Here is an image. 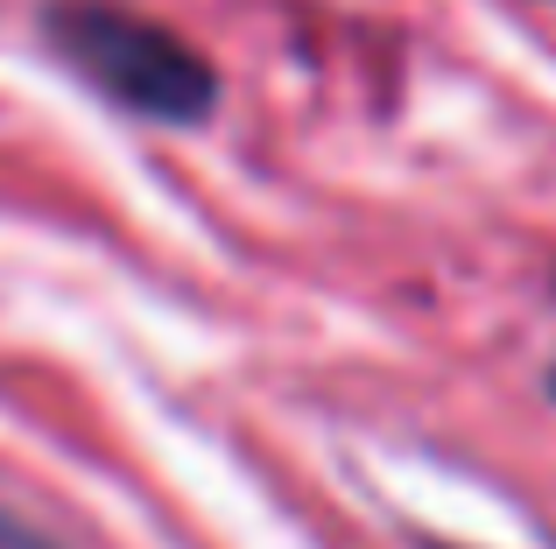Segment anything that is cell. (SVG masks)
Returning <instances> with one entry per match:
<instances>
[{"mask_svg": "<svg viewBox=\"0 0 556 549\" xmlns=\"http://www.w3.org/2000/svg\"><path fill=\"white\" fill-rule=\"evenodd\" d=\"M42 28L127 113H149V120H169V127H198L218 106V71L190 50L177 28L149 22L135 8H113V0H56L42 14Z\"/></svg>", "mask_w": 556, "mask_h": 549, "instance_id": "cell-1", "label": "cell"}, {"mask_svg": "<svg viewBox=\"0 0 556 549\" xmlns=\"http://www.w3.org/2000/svg\"><path fill=\"white\" fill-rule=\"evenodd\" d=\"M0 549H64V542H50L36 522H22L14 508H0Z\"/></svg>", "mask_w": 556, "mask_h": 549, "instance_id": "cell-2", "label": "cell"}, {"mask_svg": "<svg viewBox=\"0 0 556 549\" xmlns=\"http://www.w3.org/2000/svg\"><path fill=\"white\" fill-rule=\"evenodd\" d=\"M549 401H556V367H549Z\"/></svg>", "mask_w": 556, "mask_h": 549, "instance_id": "cell-3", "label": "cell"}]
</instances>
